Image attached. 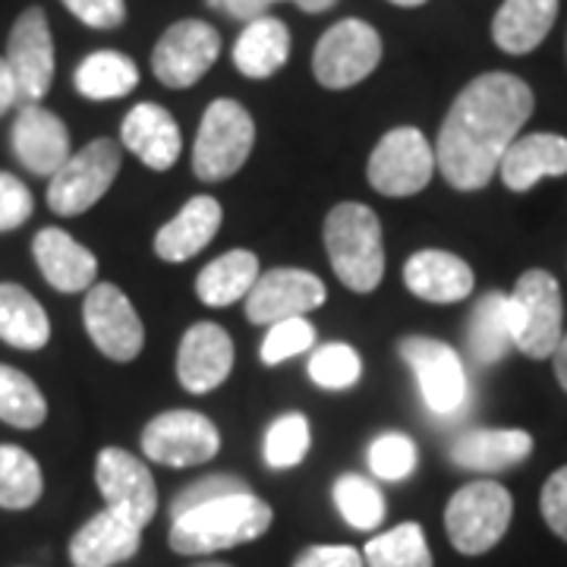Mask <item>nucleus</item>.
I'll return each instance as SVG.
<instances>
[{"label":"nucleus","mask_w":567,"mask_h":567,"mask_svg":"<svg viewBox=\"0 0 567 567\" xmlns=\"http://www.w3.org/2000/svg\"><path fill=\"white\" fill-rule=\"evenodd\" d=\"M533 114V92L511 73H483L466 85L447 111L435 164L454 189H483Z\"/></svg>","instance_id":"nucleus-1"},{"label":"nucleus","mask_w":567,"mask_h":567,"mask_svg":"<svg viewBox=\"0 0 567 567\" xmlns=\"http://www.w3.org/2000/svg\"><path fill=\"white\" fill-rule=\"evenodd\" d=\"M275 520L271 507L252 492L221 495L208 505L193 507L174 517L171 527V548L177 555H208L221 548L244 546L268 533Z\"/></svg>","instance_id":"nucleus-2"},{"label":"nucleus","mask_w":567,"mask_h":567,"mask_svg":"<svg viewBox=\"0 0 567 567\" xmlns=\"http://www.w3.org/2000/svg\"><path fill=\"white\" fill-rule=\"evenodd\" d=\"M324 249L344 287L369 293L385 275V246L379 215L360 203H341L324 218Z\"/></svg>","instance_id":"nucleus-3"},{"label":"nucleus","mask_w":567,"mask_h":567,"mask_svg":"<svg viewBox=\"0 0 567 567\" xmlns=\"http://www.w3.org/2000/svg\"><path fill=\"white\" fill-rule=\"evenodd\" d=\"M514 502L511 492L492 480L466 483L451 495L445 511V527L451 546L461 555H486L502 543L511 527Z\"/></svg>","instance_id":"nucleus-4"},{"label":"nucleus","mask_w":567,"mask_h":567,"mask_svg":"<svg viewBox=\"0 0 567 567\" xmlns=\"http://www.w3.org/2000/svg\"><path fill=\"white\" fill-rule=\"evenodd\" d=\"M256 142V123L244 104L218 99L205 107L203 126L193 148V171L205 183L227 181L237 174L252 152Z\"/></svg>","instance_id":"nucleus-5"},{"label":"nucleus","mask_w":567,"mask_h":567,"mask_svg":"<svg viewBox=\"0 0 567 567\" xmlns=\"http://www.w3.org/2000/svg\"><path fill=\"white\" fill-rule=\"evenodd\" d=\"M511 306H514V347L527 353L529 360L551 357L565 338L561 328L565 303L558 281L543 268H529L514 287Z\"/></svg>","instance_id":"nucleus-6"},{"label":"nucleus","mask_w":567,"mask_h":567,"mask_svg":"<svg viewBox=\"0 0 567 567\" xmlns=\"http://www.w3.org/2000/svg\"><path fill=\"white\" fill-rule=\"evenodd\" d=\"M117 171H121V148L111 140L89 142L76 155H70L48 183L51 212L61 218L89 212L114 186Z\"/></svg>","instance_id":"nucleus-7"},{"label":"nucleus","mask_w":567,"mask_h":567,"mask_svg":"<svg viewBox=\"0 0 567 567\" xmlns=\"http://www.w3.org/2000/svg\"><path fill=\"white\" fill-rule=\"evenodd\" d=\"M435 167V148L425 142L423 133L413 126H398L379 140L365 174L382 196L401 199L425 189Z\"/></svg>","instance_id":"nucleus-8"},{"label":"nucleus","mask_w":567,"mask_h":567,"mask_svg":"<svg viewBox=\"0 0 567 567\" xmlns=\"http://www.w3.org/2000/svg\"><path fill=\"white\" fill-rule=\"evenodd\" d=\"M382 61V39L363 20H341L324 32L316 54L312 73L324 89H350L363 82Z\"/></svg>","instance_id":"nucleus-9"},{"label":"nucleus","mask_w":567,"mask_h":567,"mask_svg":"<svg viewBox=\"0 0 567 567\" xmlns=\"http://www.w3.org/2000/svg\"><path fill=\"white\" fill-rule=\"evenodd\" d=\"M142 451L164 466H196L221 451L218 425L196 410H167L142 432Z\"/></svg>","instance_id":"nucleus-10"},{"label":"nucleus","mask_w":567,"mask_h":567,"mask_svg":"<svg viewBox=\"0 0 567 567\" xmlns=\"http://www.w3.org/2000/svg\"><path fill=\"white\" fill-rule=\"evenodd\" d=\"M82 322L89 338L114 363H130L140 357L145 344V328L140 312L126 300L117 284H92L85 290L82 303Z\"/></svg>","instance_id":"nucleus-11"},{"label":"nucleus","mask_w":567,"mask_h":567,"mask_svg":"<svg viewBox=\"0 0 567 567\" xmlns=\"http://www.w3.org/2000/svg\"><path fill=\"white\" fill-rule=\"evenodd\" d=\"M221 54V35L203 20H181L164 32L155 54L152 70L167 89H189L203 80L208 66Z\"/></svg>","instance_id":"nucleus-12"},{"label":"nucleus","mask_w":567,"mask_h":567,"mask_svg":"<svg viewBox=\"0 0 567 567\" xmlns=\"http://www.w3.org/2000/svg\"><path fill=\"white\" fill-rule=\"evenodd\" d=\"M95 483L102 488L104 505L133 527H145L158 511V488L140 457L123 447H104L95 464Z\"/></svg>","instance_id":"nucleus-13"},{"label":"nucleus","mask_w":567,"mask_h":567,"mask_svg":"<svg viewBox=\"0 0 567 567\" xmlns=\"http://www.w3.org/2000/svg\"><path fill=\"white\" fill-rule=\"evenodd\" d=\"M404 363L413 369L425 406L439 416L457 413L466 401V372L461 357L435 338H404L401 344Z\"/></svg>","instance_id":"nucleus-14"},{"label":"nucleus","mask_w":567,"mask_h":567,"mask_svg":"<svg viewBox=\"0 0 567 567\" xmlns=\"http://www.w3.org/2000/svg\"><path fill=\"white\" fill-rule=\"evenodd\" d=\"M3 61L13 70L20 99L39 104L48 95L51 80H54V39H51L48 13L41 7L22 10L20 20L13 22Z\"/></svg>","instance_id":"nucleus-15"},{"label":"nucleus","mask_w":567,"mask_h":567,"mask_svg":"<svg viewBox=\"0 0 567 567\" xmlns=\"http://www.w3.org/2000/svg\"><path fill=\"white\" fill-rule=\"evenodd\" d=\"M324 303V284L303 268H271L259 275L246 293V319L252 324H275L303 319Z\"/></svg>","instance_id":"nucleus-16"},{"label":"nucleus","mask_w":567,"mask_h":567,"mask_svg":"<svg viewBox=\"0 0 567 567\" xmlns=\"http://www.w3.org/2000/svg\"><path fill=\"white\" fill-rule=\"evenodd\" d=\"M234 369V341L215 322H196L181 341L177 379L189 394H208L227 382Z\"/></svg>","instance_id":"nucleus-17"},{"label":"nucleus","mask_w":567,"mask_h":567,"mask_svg":"<svg viewBox=\"0 0 567 567\" xmlns=\"http://www.w3.org/2000/svg\"><path fill=\"white\" fill-rule=\"evenodd\" d=\"M13 152L25 171L39 177H54L70 158L66 123L41 104H25L13 123Z\"/></svg>","instance_id":"nucleus-18"},{"label":"nucleus","mask_w":567,"mask_h":567,"mask_svg":"<svg viewBox=\"0 0 567 567\" xmlns=\"http://www.w3.org/2000/svg\"><path fill=\"white\" fill-rule=\"evenodd\" d=\"M140 546L142 529L104 507L70 539V561L73 567H114L130 561Z\"/></svg>","instance_id":"nucleus-19"},{"label":"nucleus","mask_w":567,"mask_h":567,"mask_svg":"<svg viewBox=\"0 0 567 567\" xmlns=\"http://www.w3.org/2000/svg\"><path fill=\"white\" fill-rule=\"evenodd\" d=\"M32 252L44 281L61 293H82L95 284L99 259L92 256V249L76 244L61 227L39 230V237L32 240Z\"/></svg>","instance_id":"nucleus-20"},{"label":"nucleus","mask_w":567,"mask_h":567,"mask_svg":"<svg viewBox=\"0 0 567 567\" xmlns=\"http://www.w3.org/2000/svg\"><path fill=\"white\" fill-rule=\"evenodd\" d=\"M121 140L152 171H171L181 158V126L162 104H136L123 121Z\"/></svg>","instance_id":"nucleus-21"},{"label":"nucleus","mask_w":567,"mask_h":567,"mask_svg":"<svg viewBox=\"0 0 567 567\" xmlns=\"http://www.w3.org/2000/svg\"><path fill=\"white\" fill-rule=\"evenodd\" d=\"M410 293L425 303H461L473 293V268L445 249H423L404 265Z\"/></svg>","instance_id":"nucleus-22"},{"label":"nucleus","mask_w":567,"mask_h":567,"mask_svg":"<svg viewBox=\"0 0 567 567\" xmlns=\"http://www.w3.org/2000/svg\"><path fill=\"white\" fill-rule=\"evenodd\" d=\"M498 174L507 189L527 193L543 177H565L567 174V140L555 133H533L511 142Z\"/></svg>","instance_id":"nucleus-23"},{"label":"nucleus","mask_w":567,"mask_h":567,"mask_svg":"<svg viewBox=\"0 0 567 567\" xmlns=\"http://www.w3.org/2000/svg\"><path fill=\"white\" fill-rule=\"evenodd\" d=\"M533 454V435L524 429H470L454 439L451 461L473 473H498Z\"/></svg>","instance_id":"nucleus-24"},{"label":"nucleus","mask_w":567,"mask_h":567,"mask_svg":"<svg viewBox=\"0 0 567 567\" xmlns=\"http://www.w3.org/2000/svg\"><path fill=\"white\" fill-rule=\"evenodd\" d=\"M221 227V205L212 196H193L164 224L155 237V252L164 262H186L215 240Z\"/></svg>","instance_id":"nucleus-25"},{"label":"nucleus","mask_w":567,"mask_h":567,"mask_svg":"<svg viewBox=\"0 0 567 567\" xmlns=\"http://www.w3.org/2000/svg\"><path fill=\"white\" fill-rule=\"evenodd\" d=\"M558 0H505L492 20V39L505 54H529L551 32Z\"/></svg>","instance_id":"nucleus-26"},{"label":"nucleus","mask_w":567,"mask_h":567,"mask_svg":"<svg viewBox=\"0 0 567 567\" xmlns=\"http://www.w3.org/2000/svg\"><path fill=\"white\" fill-rule=\"evenodd\" d=\"M290 58V32L275 17H259L246 25L234 44V63L249 80H268Z\"/></svg>","instance_id":"nucleus-27"},{"label":"nucleus","mask_w":567,"mask_h":567,"mask_svg":"<svg viewBox=\"0 0 567 567\" xmlns=\"http://www.w3.org/2000/svg\"><path fill=\"white\" fill-rule=\"evenodd\" d=\"M466 344L476 363H498L507 350L514 347V306H511V293H498L492 290L486 293L473 316H470V328H466Z\"/></svg>","instance_id":"nucleus-28"},{"label":"nucleus","mask_w":567,"mask_h":567,"mask_svg":"<svg viewBox=\"0 0 567 567\" xmlns=\"http://www.w3.org/2000/svg\"><path fill=\"white\" fill-rule=\"evenodd\" d=\"M0 341L17 350H41L51 341L48 312L20 284H0Z\"/></svg>","instance_id":"nucleus-29"},{"label":"nucleus","mask_w":567,"mask_h":567,"mask_svg":"<svg viewBox=\"0 0 567 567\" xmlns=\"http://www.w3.org/2000/svg\"><path fill=\"white\" fill-rule=\"evenodd\" d=\"M259 259L249 249H230L221 259L205 265L196 278V293L205 306H230L246 300L252 284L259 281Z\"/></svg>","instance_id":"nucleus-30"},{"label":"nucleus","mask_w":567,"mask_h":567,"mask_svg":"<svg viewBox=\"0 0 567 567\" xmlns=\"http://www.w3.org/2000/svg\"><path fill=\"white\" fill-rule=\"evenodd\" d=\"M136 82H140L136 63L117 51H95L76 70V89L92 102L123 99L136 89Z\"/></svg>","instance_id":"nucleus-31"},{"label":"nucleus","mask_w":567,"mask_h":567,"mask_svg":"<svg viewBox=\"0 0 567 567\" xmlns=\"http://www.w3.org/2000/svg\"><path fill=\"white\" fill-rule=\"evenodd\" d=\"M44 480H41L39 461L17 445H0V507L7 511H25L41 498Z\"/></svg>","instance_id":"nucleus-32"},{"label":"nucleus","mask_w":567,"mask_h":567,"mask_svg":"<svg viewBox=\"0 0 567 567\" xmlns=\"http://www.w3.org/2000/svg\"><path fill=\"white\" fill-rule=\"evenodd\" d=\"M363 561L365 567H432V551L420 524H401L369 539Z\"/></svg>","instance_id":"nucleus-33"},{"label":"nucleus","mask_w":567,"mask_h":567,"mask_svg":"<svg viewBox=\"0 0 567 567\" xmlns=\"http://www.w3.org/2000/svg\"><path fill=\"white\" fill-rule=\"evenodd\" d=\"M48 416V401L39 385L13 365L0 363V420L13 429H35Z\"/></svg>","instance_id":"nucleus-34"},{"label":"nucleus","mask_w":567,"mask_h":567,"mask_svg":"<svg viewBox=\"0 0 567 567\" xmlns=\"http://www.w3.org/2000/svg\"><path fill=\"white\" fill-rule=\"evenodd\" d=\"M334 505L353 529H375L385 520V498L379 486L353 473L334 483Z\"/></svg>","instance_id":"nucleus-35"},{"label":"nucleus","mask_w":567,"mask_h":567,"mask_svg":"<svg viewBox=\"0 0 567 567\" xmlns=\"http://www.w3.org/2000/svg\"><path fill=\"white\" fill-rule=\"evenodd\" d=\"M309 420L303 413H287L275 420L265 435V464L271 470H290L309 454Z\"/></svg>","instance_id":"nucleus-36"},{"label":"nucleus","mask_w":567,"mask_h":567,"mask_svg":"<svg viewBox=\"0 0 567 567\" xmlns=\"http://www.w3.org/2000/svg\"><path fill=\"white\" fill-rule=\"evenodd\" d=\"M363 375V360L350 344H324L309 360V379L328 391H344Z\"/></svg>","instance_id":"nucleus-37"},{"label":"nucleus","mask_w":567,"mask_h":567,"mask_svg":"<svg viewBox=\"0 0 567 567\" xmlns=\"http://www.w3.org/2000/svg\"><path fill=\"white\" fill-rule=\"evenodd\" d=\"M369 470L388 480V483H401L413 470H416V445L413 439H406L401 432H385L369 445Z\"/></svg>","instance_id":"nucleus-38"},{"label":"nucleus","mask_w":567,"mask_h":567,"mask_svg":"<svg viewBox=\"0 0 567 567\" xmlns=\"http://www.w3.org/2000/svg\"><path fill=\"white\" fill-rule=\"evenodd\" d=\"M316 344V331L306 319H284L268 328L262 341V363L278 365Z\"/></svg>","instance_id":"nucleus-39"},{"label":"nucleus","mask_w":567,"mask_h":567,"mask_svg":"<svg viewBox=\"0 0 567 567\" xmlns=\"http://www.w3.org/2000/svg\"><path fill=\"white\" fill-rule=\"evenodd\" d=\"M234 492H249V488H246L244 480L227 476V473H221V476H205V480H199L196 486L183 488L181 495L174 498L171 514H174V517H181V514L193 511V507L208 505V502H215V498H221V495H234Z\"/></svg>","instance_id":"nucleus-40"},{"label":"nucleus","mask_w":567,"mask_h":567,"mask_svg":"<svg viewBox=\"0 0 567 567\" xmlns=\"http://www.w3.org/2000/svg\"><path fill=\"white\" fill-rule=\"evenodd\" d=\"M32 215V193L13 174L0 171V230H17Z\"/></svg>","instance_id":"nucleus-41"},{"label":"nucleus","mask_w":567,"mask_h":567,"mask_svg":"<svg viewBox=\"0 0 567 567\" xmlns=\"http://www.w3.org/2000/svg\"><path fill=\"white\" fill-rule=\"evenodd\" d=\"M539 507H543V517L551 533L567 543V466L548 476L543 495H539Z\"/></svg>","instance_id":"nucleus-42"},{"label":"nucleus","mask_w":567,"mask_h":567,"mask_svg":"<svg viewBox=\"0 0 567 567\" xmlns=\"http://www.w3.org/2000/svg\"><path fill=\"white\" fill-rule=\"evenodd\" d=\"M70 13L92 29H117L126 20L123 0H63Z\"/></svg>","instance_id":"nucleus-43"},{"label":"nucleus","mask_w":567,"mask_h":567,"mask_svg":"<svg viewBox=\"0 0 567 567\" xmlns=\"http://www.w3.org/2000/svg\"><path fill=\"white\" fill-rule=\"evenodd\" d=\"M293 567H365L363 551L353 546H312L293 561Z\"/></svg>","instance_id":"nucleus-44"},{"label":"nucleus","mask_w":567,"mask_h":567,"mask_svg":"<svg viewBox=\"0 0 567 567\" xmlns=\"http://www.w3.org/2000/svg\"><path fill=\"white\" fill-rule=\"evenodd\" d=\"M224 10L230 13V17H237V20H259L265 17V7H268V0H218Z\"/></svg>","instance_id":"nucleus-45"},{"label":"nucleus","mask_w":567,"mask_h":567,"mask_svg":"<svg viewBox=\"0 0 567 567\" xmlns=\"http://www.w3.org/2000/svg\"><path fill=\"white\" fill-rule=\"evenodd\" d=\"M20 99V89H17V80H13V70H10V63L0 58V117L17 104Z\"/></svg>","instance_id":"nucleus-46"},{"label":"nucleus","mask_w":567,"mask_h":567,"mask_svg":"<svg viewBox=\"0 0 567 567\" xmlns=\"http://www.w3.org/2000/svg\"><path fill=\"white\" fill-rule=\"evenodd\" d=\"M551 360H555V375H558V382H561V388L567 391V334L561 338L558 350L551 353Z\"/></svg>","instance_id":"nucleus-47"},{"label":"nucleus","mask_w":567,"mask_h":567,"mask_svg":"<svg viewBox=\"0 0 567 567\" xmlns=\"http://www.w3.org/2000/svg\"><path fill=\"white\" fill-rule=\"evenodd\" d=\"M300 3V10H306V13H324V10H331L338 0H297Z\"/></svg>","instance_id":"nucleus-48"},{"label":"nucleus","mask_w":567,"mask_h":567,"mask_svg":"<svg viewBox=\"0 0 567 567\" xmlns=\"http://www.w3.org/2000/svg\"><path fill=\"white\" fill-rule=\"evenodd\" d=\"M391 3H398V7H423L425 0H391Z\"/></svg>","instance_id":"nucleus-49"},{"label":"nucleus","mask_w":567,"mask_h":567,"mask_svg":"<svg viewBox=\"0 0 567 567\" xmlns=\"http://www.w3.org/2000/svg\"><path fill=\"white\" fill-rule=\"evenodd\" d=\"M199 567H230V565H218V561H208V565H199Z\"/></svg>","instance_id":"nucleus-50"},{"label":"nucleus","mask_w":567,"mask_h":567,"mask_svg":"<svg viewBox=\"0 0 567 567\" xmlns=\"http://www.w3.org/2000/svg\"><path fill=\"white\" fill-rule=\"evenodd\" d=\"M268 3H278V0H268Z\"/></svg>","instance_id":"nucleus-51"}]
</instances>
